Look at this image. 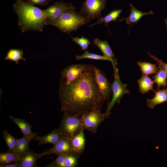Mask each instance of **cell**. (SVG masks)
I'll list each match as a JSON object with an SVG mask.
<instances>
[{
  "mask_svg": "<svg viewBox=\"0 0 167 167\" xmlns=\"http://www.w3.org/2000/svg\"><path fill=\"white\" fill-rule=\"evenodd\" d=\"M94 66L91 64L72 82L59 84L61 110L64 113L82 117L93 110L101 109L105 101L95 80Z\"/></svg>",
  "mask_w": 167,
  "mask_h": 167,
  "instance_id": "6da1fadb",
  "label": "cell"
},
{
  "mask_svg": "<svg viewBox=\"0 0 167 167\" xmlns=\"http://www.w3.org/2000/svg\"><path fill=\"white\" fill-rule=\"evenodd\" d=\"M13 8L18 17V24L22 33L30 31H43L47 19L44 10L24 0H15Z\"/></svg>",
  "mask_w": 167,
  "mask_h": 167,
  "instance_id": "7a4b0ae2",
  "label": "cell"
},
{
  "mask_svg": "<svg viewBox=\"0 0 167 167\" xmlns=\"http://www.w3.org/2000/svg\"><path fill=\"white\" fill-rule=\"evenodd\" d=\"M91 21V19L81 11L77 12L74 10L65 12L53 20L47 18L46 23V25L57 27L63 33L70 34Z\"/></svg>",
  "mask_w": 167,
  "mask_h": 167,
  "instance_id": "3957f363",
  "label": "cell"
},
{
  "mask_svg": "<svg viewBox=\"0 0 167 167\" xmlns=\"http://www.w3.org/2000/svg\"><path fill=\"white\" fill-rule=\"evenodd\" d=\"M58 129L64 137L72 139L83 129L82 117L64 113Z\"/></svg>",
  "mask_w": 167,
  "mask_h": 167,
  "instance_id": "277c9868",
  "label": "cell"
},
{
  "mask_svg": "<svg viewBox=\"0 0 167 167\" xmlns=\"http://www.w3.org/2000/svg\"><path fill=\"white\" fill-rule=\"evenodd\" d=\"M114 70V80L112 84L113 97L111 101L109 102L106 108V113H111L110 111L114 105L116 103H120L123 96L130 92L129 90L127 88V85L123 84L121 81L119 71L116 67L113 68Z\"/></svg>",
  "mask_w": 167,
  "mask_h": 167,
  "instance_id": "5b68a950",
  "label": "cell"
},
{
  "mask_svg": "<svg viewBox=\"0 0 167 167\" xmlns=\"http://www.w3.org/2000/svg\"><path fill=\"white\" fill-rule=\"evenodd\" d=\"M111 113H103L101 109H96L82 117L83 129L96 133L100 124L108 118Z\"/></svg>",
  "mask_w": 167,
  "mask_h": 167,
  "instance_id": "8992f818",
  "label": "cell"
},
{
  "mask_svg": "<svg viewBox=\"0 0 167 167\" xmlns=\"http://www.w3.org/2000/svg\"><path fill=\"white\" fill-rule=\"evenodd\" d=\"M90 65L72 64L63 69L61 72L59 84H66L72 82L80 76Z\"/></svg>",
  "mask_w": 167,
  "mask_h": 167,
  "instance_id": "52a82bcc",
  "label": "cell"
},
{
  "mask_svg": "<svg viewBox=\"0 0 167 167\" xmlns=\"http://www.w3.org/2000/svg\"><path fill=\"white\" fill-rule=\"evenodd\" d=\"M81 11L90 19L99 18L106 6V0H84Z\"/></svg>",
  "mask_w": 167,
  "mask_h": 167,
  "instance_id": "ba28073f",
  "label": "cell"
},
{
  "mask_svg": "<svg viewBox=\"0 0 167 167\" xmlns=\"http://www.w3.org/2000/svg\"><path fill=\"white\" fill-rule=\"evenodd\" d=\"M76 8L70 3L58 1L49 6L44 11L47 18L51 20L55 19L66 12L75 10Z\"/></svg>",
  "mask_w": 167,
  "mask_h": 167,
  "instance_id": "9c48e42d",
  "label": "cell"
},
{
  "mask_svg": "<svg viewBox=\"0 0 167 167\" xmlns=\"http://www.w3.org/2000/svg\"><path fill=\"white\" fill-rule=\"evenodd\" d=\"M94 68L95 79L100 92L105 101H108L112 92V84L100 69L95 66Z\"/></svg>",
  "mask_w": 167,
  "mask_h": 167,
  "instance_id": "30bf717a",
  "label": "cell"
},
{
  "mask_svg": "<svg viewBox=\"0 0 167 167\" xmlns=\"http://www.w3.org/2000/svg\"><path fill=\"white\" fill-rule=\"evenodd\" d=\"M71 153H73L71 139L65 137H64L58 143L54 145L51 148L41 153L43 156L51 154H56L59 156Z\"/></svg>",
  "mask_w": 167,
  "mask_h": 167,
  "instance_id": "8fae6325",
  "label": "cell"
},
{
  "mask_svg": "<svg viewBox=\"0 0 167 167\" xmlns=\"http://www.w3.org/2000/svg\"><path fill=\"white\" fill-rule=\"evenodd\" d=\"M43 156L41 153L36 154L29 149L19 157L17 162L21 167H36L37 166L36 161Z\"/></svg>",
  "mask_w": 167,
  "mask_h": 167,
  "instance_id": "7c38bea8",
  "label": "cell"
},
{
  "mask_svg": "<svg viewBox=\"0 0 167 167\" xmlns=\"http://www.w3.org/2000/svg\"><path fill=\"white\" fill-rule=\"evenodd\" d=\"M84 131L82 129L71 139L72 153L79 157L83 153L85 147L86 139Z\"/></svg>",
  "mask_w": 167,
  "mask_h": 167,
  "instance_id": "4fadbf2b",
  "label": "cell"
},
{
  "mask_svg": "<svg viewBox=\"0 0 167 167\" xmlns=\"http://www.w3.org/2000/svg\"><path fill=\"white\" fill-rule=\"evenodd\" d=\"M94 44L98 47L103 54L112 63L113 68L117 65V60L108 42L106 40H100L98 38L94 39Z\"/></svg>",
  "mask_w": 167,
  "mask_h": 167,
  "instance_id": "5bb4252c",
  "label": "cell"
},
{
  "mask_svg": "<svg viewBox=\"0 0 167 167\" xmlns=\"http://www.w3.org/2000/svg\"><path fill=\"white\" fill-rule=\"evenodd\" d=\"M64 137L58 129H55L50 133L43 136H37L35 139L38 142L39 146L47 143H52L55 145Z\"/></svg>",
  "mask_w": 167,
  "mask_h": 167,
  "instance_id": "9a60e30c",
  "label": "cell"
},
{
  "mask_svg": "<svg viewBox=\"0 0 167 167\" xmlns=\"http://www.w3.org/2000/svg\"><path fill=\"white\" fill-rule=\"evenodd\" d=\"M9 118L19 128L23 136L28 137L32 139H35L37 135L32 131V126L24 119L9 115Z\"/></svg>",
  "mask_w": 167,
  "mask_h": 167,
  "instance_id": "2e32d148",
  "label": "cell"
},
{
  "mask_svg": "<svg viewBox=\"0 0 167 167\" xmlns=\"http://www.w3.org/2000/svg\"><path fill=\"white\" fill-rule=\"evenodd\" d=\"M130 6L131 13L129 15L125 18L120 19L118 21H122L125 20L127 24H133L137 22L144 16L153 14L152 11H150L149 12H144L139 11L135 7L131 4H130Z\"/></svg>",
  "mask_w": 167,
  "mask_h": 167,
  "instance_id": "e0dca14e",
  "label": "cell"
},
{
  "mask_svg": "<svg viewBox=\"0 0 167 167\" xmlns=\"http://www.w3.org/2000/svg\"><path fill=\"white\" fill-rule=\"evenodd\" d=\"M154 91L155 96L152 99H148L146 101L148 106L153 109L156 105L167 101V88Z\"/></svg>",
  "mask_w": 167,
  "mask_h": 167,
  "instance_id": "ac0fdd59",
  "label": "cell"
},
{
  "mask_svg": "<svg viewBox=\"0 0 167 167\" xmlns=\"http://www.w3.org/2000/svg\"><path fill=\"white\" fill-rule=\"evenodd\" d=\"M139 86V91L142 94H144L150 90L154 92L153 89L154 83L147 75L143 74L141 78L137 80Z\"/></svg>",
  "mask_w": 167,
  "mask_h": 167,
  "instance_id": "d6986e66",
  "label": "cell"
},
{
  "mask_svg": "<svg viewBox=\"0 0 167 167\" xmlns=\"http://www.w3.org/2000/svg\"><path fill=\"white\" fill-rule=\"evenodd\" d=\"M122 12L121 9H115L109 13L104 17H100L98 18L97 21L95 23L92 24L90 27H92L97 24H105V25L108 26L109 23L112 21H115L119 17L120 13Z\"/></svg>",
  "mask_w": 167,
  "mask_h": 167,
  "instance_id": "ffe728a7",
  "label": "cell"
},
{
  "mask_svg": "<svg viewBox=\"0 0 167 167\" xmlns=\"http://www.w3.org/2000/svg\"><path fill=\"white\" fill-rule=\"evenodd\" d=\"M23 49H11L7 52L4 59L6 61H12L15 62L17 65H18L20 60H26V59L23 57Z\"/></svg>",
  "mask_w": 167,
  "mask_h": 167,
  "instance_id": "44dd1931",
  "label": "cell"
},
{
  "mask_svg": "<svg viewBox=\"0 0 167 167\" xmlns=\"http://www.w3.org/2000/svg\"><path fill=\"white\" fill-rule=\"evenodd\" d=\"M19 158V156L15 152L9 150L0 153V164H7L16 162Z\"/></svg>",
  "mask_w": 167,
  "mask_h": 167,
  "instance_id": "7402d4cb",
  "label": "cell"
},
{
  "mask_svg": "<svg viewBox=\"0 0 167 167\" xmlns=\"http://www.w3.org/2000/svg\"><path fill=\"white\" fill-rule=\"evenodd\" d=\"M156 73V74L152 78L154 79L153 82L157 85V89H159L160 87L163 86L164 88L167 87V73L160 66Z\"/></svg>",
  "mask_w": 167,
  "mask_h": 167,
  "instance_id": "603a6c76",
  "label": "cell"
},
{
  "mask_svg": "<svg viewBox=\"0 0 167 167\" xmlns=\"http://www.w3.org/2000/svg\"><path fill=\"white\" fill-rule=\"evenodd\" d=\"M32 139L28 137L24 136L20 139H17V142L15 152L19 156H21L29 148L28 144Z\"/></svg>",
  "mask_w": 167,
  "mask_h": 167,
  "instance_id": "cb8c5ba5",
  "label": "cell"
},
{
  "mask_svg": "<svg viewBox=\"0 0 167 167\" xmlns=\"http://www.w3.org/2000/svg\"><path fill=\"white\" fill-rule=\"evenodd\" d=\"M157 63L152 64L145 62H138L137 63L138 66L140 67L143 75H149L156 73L159 67H157Z\"/></svg>",
  "mask_w": 167,
  "mask_h": 167,
  "instance_id": "d4e9b609",
  "label": "cell"
},
{
  "mask_svg": "<svg viewBox=\"0 0 167 167\" xmlns=\"http://www.w3.org/2000/svg\"><path fill=\"white\" fill-rule=\"evenodd\" d=\"M2 135L9 150L15 152L17 139L11 135L6 130H4Z\"/></svg>",
  "mask_w": 167,
  "mask_h": 167,
  "instance_id": "484cf974",
  "label": "cell"
},
{
  "mask_svg": "<svg viewBox=\"0 0 167 167\" xmlns=\"http://www.w3.org/2000/svg\"><path fill=\"white\" fill-rule=\"evenodd\" d=\"M75 58L76 60H79L84 59H89L97 60H104L109 61V59L104 55H101L89 52L85 50L84 52L80 55H76Z\"/></svg>",
  "mask_w": 167,
  "mask_h": 167,
  "instance_id": "4316f807",
  "label": "cell"
},
{
  "mask_svg": "<svg viewBox=\"0 0 167 167\" xmlns=\"http://www.w3.org/2000/svg\"><path fill=\"white\" fill-rule=\"evenodd\" d=\"M79 157L71 153L66 155L65 158V167H75L78 165V159Z\"/></svg>",
  "mask_w": 167,
  "mask_h": 167,
  "instance_id": "83f0119b",
  "label": "cell"
},
{
  "mask_svg": "<svg viewBox=\"0 0 167 167\" xmlns=\"http://www.w3.org/2000/svg\"><path fill=\"white\" fill-rule=\"evenodd\" d=\"M72 39L73 41L79 45L83 50H87L89 45L91 44L90 40L83 36L81 37H72Z\"/></svg>",
  "mask_w": 167,
  "mask_h": 167,
  "instance_id": "f1b7e54d",
  "label": "cell"
},
{
  "mask_svg": "<svg viewBox=\"0 0 167 167\" xmlns=\"http://www.w3.org/2000/svg\"><path fill=\"white\" fill-rule=\"evenodd\" d=\"M66 155L58 156L53 161L47 165L48 167H65V158Z\"/></svg>",
  "mask_w": 167,
  "mask_h": 167,
  "instance_id": "f546056e",
  "label": "cell"
},
{
  "mask_svg": "<svg viewBox=\"0 0 167 167\" xmlns=\"http://www.w3.org/2000/svg\"><path fill=\"white\" fill-rule=\"evenodd\" d=\"M26 2L33 5H37L43 6L47 5L51 0H24Z\"/></svg>",
  "mask_w": 167,
  "mask_h": 167,
  "instance_id": "4dcf8cb0",
  "label": "cell"
},
{
  "mask_svg": "<svg viewBox=\"0 0 167 167\" xmlns=\"http://www.w3.org/2000/svg\"><path fill=\"white\" fill-rule=\"evenodd\" d=\"M148 54L150 57L155 61L159 65V66L161 67L167 73V64L164 62L162 61L152 55L149 53H148Z\"/></svg>",
  "mask_w": 167,
  "mask_h": 167,
  "instance_id": "1f68e13d",
  "label": "cell"
},
{
  "mask_svg": "<svg viewBox=\"0 0 167 167\" xmlns=\"http://www.w3.org/2000/svg\"><path fill=\"white\" fill-rule=\"evenodd\" d=\"M0 167H21L17 162L7 164H0Z\"/></svg>",
  "mask_w": 167,
  "mask_h": 167,
  "instance_id": "d6a6232c",
  "label": "cell"
},
{
  "mask_svg": "<svg viewBox=\"0 0 167 167\" xmlns=\"http://www.w3.org/2000/svg\"><path fill=\"white\" fill-rule=\"evenodd\" d=\"M165 21L166 24V26L167 27V19H165Z\"/></svg>",
  "mask_w": 167,
  "mask_h": 167,
  "instance_id": "836d02e7",
  "label": "cell"
}]
</instances>
